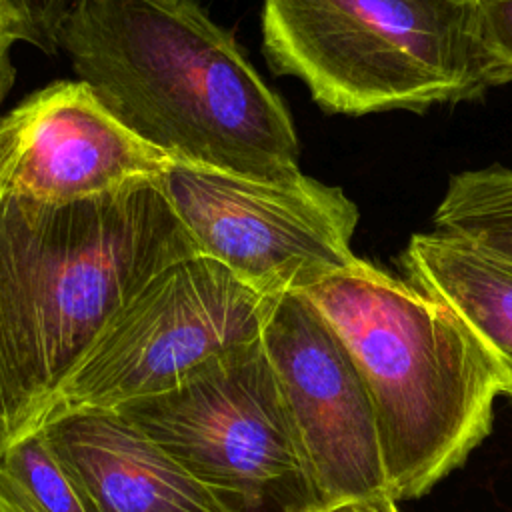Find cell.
<instances>
[{
    "instance_id": "1",
    "label": "cell",
    "mask_w": 512,
    "mask_h": 512,
    "mask_svg": "<svg viewBox=\"0 0 512 512\" xmlns=\"http://www.w3.org/2000/svg\"><path fill=\"white\" fill-rule=\"evenodd\" d=\"M196 254L154 180L64 204L0 194V442L38 428L116 312Z\"/></svg>"
},
{
    "instance_id": "2",
    "label": "cell",
    "mask_w": 512,
    "mask_h": 512,
    "mask_svg": "<svg viewBox=\"0 0 512 512\" xmlns=\"http://www.w3.org/2000/svg\"><path fill=\"white\" fill-rule=\"evenodd\" d=\"M58 50L174 162L266 180L302 172L284 100L196 0H76Z\"/></svg>"
},
{
    "instance_id": "3",
    "label": "cell",
    "mask_w": 512,
    "mask_h": 512,
    "mask_svg": "<svg viewBox=\"0 0 512 512\" xmlns=\"http://www.w3.org/2000/svg\"><path fill=\"white\" fill-rule=\"evenodd\" d=\"M300 294L368 390L388 494L424 496L488 436L506 392L494 362L444 304L360 256Z\"/></svg>"
},
{
    "instance_id": "4",
    "label": "cell",
    "mask_w": 512,
    "mask_h": 512,
    "mask_svg": "<svg viewBox=\"0 0 512 512\" xmlns=\"http://www.w3.org/2000/svg\"><path fill=\"white\" fill-rule=\"evenodd\" d=\"M262 52L330 114L424 112L498 88L474 0H262Z\"/></svg>"
},
{
    "instance_id": "5",
    "label": "cell",
    "mask_w": 512,
    "mask_h": 512,
    "mask_svg": "<svg viewBox=\"0 0 512 512\" xmlns=\"http://www.w3.org/2000/svg\"><path fill=\"white\" fill-rule=\"evenodd\" d=\"M116 412L230 512L322 508L260 338L208 358L174 388Z\"/></svg>"
},
{
    "instance_id": "6",
    "label": "cell",
    "mask_w": 512,
    "mask_h": 512,
    "mask_svg": "<svg viewBox=\"0 0 512 512\" xmlns=\"http://www.w3.org/2000/svg\"><path fill=\"white\" fill-rule=\"evenodd\" d=\"M270 300L208 256L174 262L102 328L56 388L40 426L174 388L208 358L260 338Z\"/></svg>"
},
{
    "instance_id": "7",
    "label": "cell",
    "mask_w": 512,
    "mask_h": 512,
    "mask_svg": "<svg viewBox=\"0 0 512 512\" xmlns=\"http://www.w3.org/2000/svg\"><path fill=\"white\" fill-rule=\"evenodd\" d=\"M154 182L198 254L262 296L300 292L358 258L356 204L304 172L266 180L174 162Z\"/></svg>"
},
{
    "instance_id": "8",
    "label": "cell",
    "mask_w": 512,
    "mask_h": 512,
    "mask_svg": "<svg viewBox=\"0 0 512 512\" xmlns=\"http://www.w3.org/2000/svg\"><path fill=\"white\" fill-rule=\"evenodd\" d=\"M260 340L322 506L388 494L368 390L326 318L284 292L272 296Z\"/></svg>"
},
{
    "instance_id": "9",
    "label": "cell",
    "mask_w": 512,
    "mask_h": 512,
    "mask_svg": "<svg viewBox=\"0 0 512 512\" xmlns=\"http://www.w3.org/2000/svg\"><path fill=\"white\" fill-rule=\"evenodd\" d=\"M174 164L82 80L50 82L0 114V194L64 204L156 180Z\"/></svg>"
},
{
    "instance_id": "10",
    "label": "cell",
    "mask_w": 512,
    "mask_h": 512,
    "mask_svg": "<svg viewBox=\"0 0 512 512\" xmlns=\"http://www.w3.org/2000/svg\"><path fill=\"white\" fill-rule=\"evenodd\" d=\"M40 428L100 512H230L116 410L74 412Z\"/></svg>"
},
{
    "instance_id": "11",
    "label": "cell",
    "mask_w": 512,
    "mask_h": 512,
    "mask_svg": "<svg viewBox=\"0 0 512 512\" xmlns=\"http://www.w3.org/2000/svg\"><path fill=\"white\" fill-rule=\"evenodd\" d=\"M404 278L444 304L512 392V262L446 232H416L396 256Z\"/></svg>"
},
{
    "instance_id": "12",
    "label": "cell",
    "mask_w": 512,
    "mask_h": 512,
    "mask_svg": "<svg viewBox=\"0 0 512 512\" xmlns=\"http://www.w3.org/2000/svg\"><path fill=\"white\" fill-rule=\"evenodd\" d=\"M0 512H100L44 428L0 442Z\"/></svg>"
},
{
    "instance_id": "13",
    "label": "cell",
    "mask_w": 512,
    "mask_h": 512,
    "mask_svg": "<svg viewBox=\"0 0 512 512\" xmlns=\"http://www.w3.org/2000/svg\"><path fill=\"white\" fill-rule=\"evenodd\" d=\"M432 226L512 262V168L492 164L452 174Z\"/></svg>"
},
{
    "instance_id": "14",
    "label": "cell",
    "mask_w": 512,
    "mask_h": 512,
    "mask_svg": "<svg viewBox=\"0 0 512 512\" xmlns=\"http://www.w3.org/2000/svg\"><path fill=\"white\" fill-rule=\"evenodd\" d=\"M18 42H28L46 54L58 50L60 26L76 0H6Z\"/></svg>"
},
{
    "instance_id": "15",
    "label": "cell",
    "mask_w": 512,
    "mask_h": 512,
    "mask_svg": "<svg viewBox=\"0 0 512 512\" xmlns=\"http://www.w3.org/2000/svg\"><path fill=\"white\" fill-rule=\"evenodd\" d=\"M476 32L500 84L512 82V0H474Z\"/></svg>"
},
{
    "instance_id": "16",
    "label": "cell",
    "mask_w": 512,
    "mask_h": 512,
    "mask_svg": "<svg viewBox=\"0 0 512 512\" xmlns=\"http://www.w3.org/2000/svg\"><path fill=\"white\" fill-rule=\"evenodd\" d=\"M18 42L14 18L10 14L8 2L0 0V106L8 96L14 82V66H12V46Z\"/></svg>"
},
{
    "instance_id": "17",
    "label": "cell",
    "mask_w": 512,
    "mask_h": 512,
    "mask_svg": "<svg viewBox=\"0 0 512 512\" xmlns=\"http://www.w3.org/2000/svg\"><path fill=\"white\" fill-rule=\"evenodd\" d=\"M316 512H400V508H398V502L384 492L374 496L340 500V502L322 506Z\"/></svg>"
},
{
    "instance_id": "18",
    "label": "cell",
    "mask_w": 512,
    "mask_h": 512,
    "mask_svg": "<svg viewBox=\"0 0 512 512\" xmlns=\"http://www.w3.org/2000/svg\"><path fill=\"white\" fill-rule=\"evenodd\" d=\"M508 396H512V392H510V394H508Z\"/></svg>"
}]
</instances>
